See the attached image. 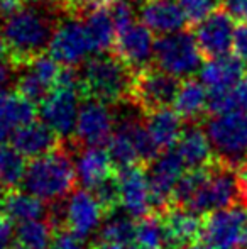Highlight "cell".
I'll return each mask as SVG.
<instances>
[{"label":"cell","mask_w":247,"mask_h":249,"mask_svg":"<svg viewBox=\"0 0 247 249\" xmlns=\"http://www.w3.org/2000/svg\"><path fill=\"white\" fill-rule=\"evenodd\" d=\"M234 19L222 9L215 10L207 19L198 22L193 34L201 54L207 59H212L229 54L234 43Z\"/></svg>","instance_id":"cell-17"},{"label":"cell","mask_w":247,"mask_h":249,"mask_svg":"<svg viewBox=\"0 0 247 249\" xmlns=\"http://www.w3.org/2000/svg\"><path fill=\"white\" fill-rule=\"evenodd\" d=\"M200 239L212 249H247V207L237 203L207 213Z\"/></svg>","instance_id":"cell-7"},{"label":"cell","mask_w":247,"mask_h":249,"mask_svg":"<svg viewBox=\"0 0 247 249\" xmlns=\"http://www.w3.org/2000/svg\"><path fill=\"white\" fill-rule=\"evenodd\" d=\"M49 249H85V248L82 244V239L73 236L69 231L63 229L60 232H56Z\"/></svg>","instance_id":"cell-37"},{"label":"cell","mask_w":247,"mask_h":249,"mask_svg":"<svg viewBox=\"0 0 247 249\" xmlns=\"http://www.w3.org/2000/svg\"><path fill=\"white\" fill-rule=\"evenodd\" d=\"M178 3L181 5L188 22L197 26L198 22L207 19L210 14L218 10L222 0H178Z\"/></svg>","instance_id":"cell-33"},{"label":"cell","mask_w":247,"mask_h":249,"mask_svg":"<svg viewBox=\"0 0 247 249\" xmlns=\"http://www.w3.org/2000/svg\"><path fill=\"white\" fill-rule=\"evenodd\" d=\"M135 244L142 249H175L163 217L148 213L135 222Z\"/></svg>","instance_id":"cell-28"},{"label":"cell","mask_w":247,"mask_h":249,"mask_svg":"<svg viewBox=\"0 0 247 249\" xmlns=\"http://www.w3.org/2000/svg\"><path fill=\"white\" fill-rule=\"evenodd\" d=\"M83 20H85L86 29H88L95 54H103V53H109L110 50H114L117 37V27L105 7H100V9L88 12L83 17Z\"/></svg>","instance_id":"cell-27"},{"label":"cell","mask_w":247,"mask_h":249,"mask_svg":"<svg viewBox=\"0 0 247 249\" xmlns=\"http://www.w3.org/2000/svg\"><path fill=\"white\" fill-rule=\"evenodd\" d=\"M109 0H68L66 3L65 16H76V17H85L88 12L100 7H105Z\"/></svg>","instance_id":"cell-35"},{"label":"cell","mask_w":247,"mask_h":249,"mask_svg":"<svg viewBox=\"0 0 247 249\" xmlns=\"http://www.w3.org/2000/svg\"><path fill=\"white\" fill-rule=\"evenodd\" d=\"M33 2H37V3H43L46 7H51V9L58 10L65 16V10H66V3L68 0H33Z\"/></svg>","instance_id":"cell-41"},{"label":"cell","mask_w":247,"mask_h":249,"mask_svg":"<svg viewBox=\"0 0 247 249\" xmlns=\"http://www.w3.org/2000/svg\"><path fill=\"white\" fill-rule=\"evenodd\" d=\"M12 222L3 217L0 219V249H12V241L16 237V232L12 231Z\"/></svg>","instance_id":"cell-39"},{"label":"cell","mask_w":247,"mask_h":249,"mask_svg":"<svg viewBox=\"0 0 247 249\" xmlns=\"http://www.w3.org/2000/svg\"><path fill=\"white\" fill-rule=\"evenodd\" d=\"M175 149L188 170L208 168L215 163V154L207 138V132L197 124H188Z\"/></svg>","instance_id":"cell-22"},{"label":"cell","mask_w":247,"mask_h":249,"mask_svg":"<svg viewBox=\"0 0 247 249\" xmlns=\"http://www.w3.org/2000/svg\"><path fill=\"white\" fill-rule=\"evenodd\" d=\"M180 85L181 82L176 76L168 75L158 66L151 65L134 73L129 102L134 104L144 115L151 114L175 104Z\"/></svg>","instance_id":"cell-8"},{"label":"cell","mask_w":247,"mask_h":249,"mask_svg":"<svg viewBox=\"0 0 247 249\" xmlns=\"http://www.w3.org/2000/svg\"><path fill=\"white\" fill-rule=\"evenodd\" d=\"M201 54L195 34L190 31L163 34L154 44V66L178 80L191 78L201 70Z\"/></svg>","instance_id":"cell-5"},{"label":"cell","mask_w":247,"mask_h":249,"mask_svg":"<svg viewBox=\"0 0 247 249\" xmlns=\"http://www.w3.org/2000/svg\"><path fill=\"white\" fill-rule=\"evenodd\" d=\"M61 222L66 231L76 236L78 239L85 241L92 237L97 231H100L103 224L105 209L97 200L92 190H75L66 197L65 203L60 209Z\"/></svg>","instance_id":"cell-11"},{"label":"cell","mask_w":247,"mask_h":249,"mask_svg":"<svg viewBox=\"0 0 247 249\" xmlns=\"http://www.w3.org/2000/svg\"><path fill=\"white\" fill-rule=\"evenodd\" d=\"M5 190H3V187L0 185V212H2V209H3V200H5Z\"/></svg>","instance_id":"cell-45"},{"label":"cell","mask_w":247,"mask_h":249,"mask_svg":"<svg viewBox=\"0 0 247 249\" xmlns=\"http://www.w3.org/2000/svg\"><path fill=\"white\" fill-rule=\"evenodd\" d=\"M154 44L152 31L144 24L134 22L119 31L114 44V54L124 61L134 73L148 68L154 63Z\"/></svg>","instance_id":"cell-15"},{"label":"cell","mask_w":247,"mask_h":249,"mask_svg":"<svg viewBox=\"0 0 247 249\" xmlns=\"http://www.w3.org/2000/svg\"><path fill=\"white\" fill-rule=\"evenodd\" d=\"M82 99L83 95L80 89L58 85L48 99L39 104L37 114L41 122H44L60 139H68L75 134Z\"/></svg>","instance_id":"cell-12"},{"label":"cell","mask_w":247,"mask_h":249,"mask_svg":"<svg viewBox=\"0 0 247 249\" xmlns=\"http://www.w3.org/2000/svg\"><path fill=\"white\" fill-rule=\"evenodd\" d=\"M76 180L83 188L93 190L97 185L114 175V161L103 148H80L75 160Z\"/></svg>","instance_id":"cell-21"},{"label":"cell","mask_w":247,"mask_h":249,"mask_svg":"<svg viewBox=\"0 0 247 249\" xmlns=\"http://www.w3.org/2000/svg\"><path fill=\"white\" fill-rule=\"evenodd\" d=\"M183 122L185 121L180 117L178 112L168 107L146 114V129L161 153L173 149V146L178 144L185 131Z\"/></svg>","instance_id":"cell-23"},{"label":"cell","mask_w":247,"mask_h":249,"mask_svg":"<svg viewBox=\"0 0 247 249\" xmlns=\"http://www.w3.org/2000/svg\"><path fill=\"white\" fill-rule=\"evenodd\" d=\"M90 249H100V248H90Z\"/></svg>","instance_id":"cell-48"},{"label":"cell","mask_w":247,"mask_h":249,"mask_svg":"<svg viewBox=\"0 0 247 249\" xmlns=\"http://www.w3.org/2000/svg\"><path fill=\"white\" fill-rule=\"evenodd\" d=\"M117 181L120 190V207L124 212L132 219H142L148 215L154 207L148 171H144L141 164L119 168Z\"/></svg>","instance_id":"cell-16"},{"label":"cell","mask_w":247,"mask_h":249,"mask_svg":"<svg viewBox=\"0 0 247 249\" xmlns=\"http://www.w3.org/2000/svg\"><path fill=\"white\" fill-rule=\"evenodd\" d=\"M166 231L171 239V244L175 249H183L188 244H193L197 237L201 234L200 213L186 209V207H173L168 209L163 215Z\"/></svg>","instance_id":"cell-24"},{"label":"cell","mask_w":247,"mask_h":249,"mask_svg":"<svg viewBox=\"0 0 247 249\" xmlns=\"http://www.w3.org/2000/svg\"><path fill=\"white\" fill-rule=\"evenodd\" d=\"M117 27V33L135 22V5L131 0H109L105 5Z\"/></svg>","instance_id":"cell-34"},{"label":"cell","mask_w":247,"mask_h":249,"mask_svg":"<svg viewBox=\"0 0 247 249\" xmlns=\"http://www.w3.org/2000/svg\"><path fill=\"white\" fill-rule=\"evenodd\" d=\"M48 53L54 61L66 68H80L86 59L95 56L93 43L83 17H61Z\"/></svg>","instance_id":"cell-9"},{"label":"cell","mask_w":247,"mask_h":249,"mask_svg":"<svg viewBox=\"0 0 247 249\" xmlns=\"http://www.w3.org/2000/svg\"><path fill=\"white\" fill-rule=\"evenodd\" d=\"M27 164L26 158L14 146L0 144V185L3 188L16 190L17 185H22Z\"/></svg>","instance_id":"cell-31"},{"label":"cell","mask_w":247,"mask_h":249,"mask_svg":"<svg viewBox=\"0 0 247 249\" xmlns=\"http://www.w3.org/2000/svg\"><path fill=\"white\" fill-rule=\"evenodd\" d=\"M205 132L212 144L215 161L241 170L247 164V112L234 108L224 114L210 115Z\"/></svg>","instance_id":"cell-4"},{"label":"cell","mask_w":247,"mask_h":249,"mask_svg":"<svg viewBox=\"0 0 247 249\" xmlns=\"http://www.w3.org/2000/svg\"><path fill=\"white\" fill-rule=\"evenodd\" d=\"M100 243L103 246L135 243V222L127 213H109V219L99 231Z\"/></svg>","instance_id":"cell-30"},{"label":"cell","mask_w":247,"mask_h":249,"mask_svg":"<svg viewBox=\"0 0 247 249\" xmlns=\"http://www.w3.org/2000/svg\"><path fill=\"white\" fill-rule=\"evenodd\" d=\"M232 50H234L237 58L247 63V22H241L239 26H235Z\"/></svg>","instance_id":"cell-36"},{"label":"cell","mask_w":247,"mask_h":249,"mask_svg":"<svg viewBox=\"0 0 247 249\" xmlns=\"http://www.w3.org/2000/svg\"><path fill=\"white\" fill-rule=\"evenodd\" d=\"M54 236V224L49 219L29 220L19 224L16 229L17 246L24 249H49Z\"/></svg>","instance_id":"cell-29"},{"label":"cell","mask_w":247,"mask_h":249,"mask_svg":"<svg viewBox=\"0 0 247 249\" xmlns=\"http://www.w3.org/2000/svg\"><path fill=\"white\" fill-rule=\"evenodd\" d=\"M186 170L188 168L176 149L163 151L154 161L149 163L148 180L154 207L168 210V205L173 202V192Z\"/></svg>","instance_id":"cell-14"},{"label":"cell","mask_w":247,"mask_h":249,"mask_svg":"<svg viewBox=\"0 0 247 249\" xmlns=\"http://www.w3.org/2000/svg\"><path fill=\"white\" fill-rule=\"evenodd\" d=\"M222 5L234 20L247 22V0H222Z\"/></svg>","instance_id":"cell-38"},{"label":"cell","mask_w":247,"mask_h":249,"mask_svg":"<svg viewBox=\"0 0 247 249\" xmlns=\"http://www.w3.org/2000/svg\"><path fill=\"white\" fill-rule=\"evenodd\" d=\"M76 181L73 151L68 144H60L44 156L34 158L27 164L22 187L27 194L46 203H58L66 198Z\"/></svg>","instance_id":"cell-2"},{"label":"cell","mask_w":247,"mask_h":249,"mask_svg":"<svg viewBox=\"0 0 247 249\" xmlns=\"http://www.w3.org/2000/svg\"><path fill=\"white\" fill-rule=\"evenodd\" d=\"M78 71L83 99H95L112 107L129 102L134 71L114 53L92 56Z\"/></svg>","instance_id":"cell-3"},{"label":"cell","mask_w":247,"mask_h":249,"mask_svg":"<svg viewBox=\"0 0 247 249\" xmlns=\"http://www.w3.org/2000/svg\"><path fill=\"white\" fill-rule=\"evenodd\" d=\"M246 63L235 54H224L212 58L201 66L200 82L208 92L214 90H237L246 76Z\"/></svg>","instance_id":"cell-18"},{"label":"cell","mask_w":247,"mask_h":249,"mask_svg":"<svg viewBox=\"0 0 247 249\" xmlns=\"http://www.w3.org/2000/svg\"><path fill=\"white\" fill-rule=\"evenodd\" d=\"M61 12L43 3L31 2L0 22V36L5 44L7 61L16 68L29 65L49 50Z\"/></svg>","instance_id":"cell-1"},{"label":"cell","mask_w":247,"mask_h":249,"mask_svg":"<svg viewBox=\"0 0 247 249\" xmlns=\"http://www.w3.org/2000/svg\"><path fill=\"white\" fill-rule=\"evenodd\" d=\"M5 58H7V53H5V44L2 41V36H0V66L5 63Z\"/></svg>","instance_id":"cell-43"},{"label":"cell","mask_w":247,"mask_h":249,"mask_svg":"<svg viewBox=\"0 0 247 249\" xmlns=\"http://www.w3.org/2000/svg\"><path fill=\"white\" fill-rule=\"evenodd\" d=\"M183 249H212L208 246H205V244H198V243H193V244H188V246H185Z\"/></svg>","instance_id":"cell-44"},{"label":"cell","mask_w":247,"mask_h":249,"mask_svg":"<svg viewBox=\"0 0 247 249\" xmlns=\"http://www.w3.org/2000/svg\"><path fill=\"white\" fill-rule=\"evenodd\" d=\"M175 110L188 124H197L208 114V92L207 87L195 78L181 82L175 99Z\"/></svg>","instance_id":"cell-25"},{"label":"cell","mask_w":247,"mask_h":249,"mask_svg":"<svg viewBox=\"0 0 247 249\" xmlns=\"http://www.w3.org/2000/svg\"><path fill=\"white\" fill-rule=\"evenodd\" d=\"M12 249H24V248H20V246H16V248H12Z\"/></svg>","instance_id":"cell-47"},{"label":"cell","mask_w":247,"mask_h":249,"mask_svg":"<svg viewBox=\"0 0 247 249\" xmlns=\"http://www.w3.org/2000/svg\"><path fill=\"white\" fill-rule=\"evenodd\" d=\"M60 138L41 121H31L20 125L10 136V146H14L24 158H39L51 153L60 146Z\"/></svg>","instance_id":"cell-19"},{"label":"cell","mask_w":247,"mask_h":249,"mask_svg":"<svg viewBox=\"0 0 247 249\" xmlns=\"http://www.w3.org/2000/svg\"><path fill=\"white\" fill-rule=\"evenodd\" d=\"M237 100H239V107L247 112V73L237 87Z\"/></svg>","instance_id":"cell-40"},{"label":"cell","mask_w":247,"mask_h":249,"mask_svg":"<svg viewBox=\"0 0 247 249\" xmlns=\"http://www.w3.org/2000/svg\"><path fill=\"white\" fill-rule=\"evenodd\" d=\"M142 24L156 34L183 31L188 22L178 0H146L141 5Z\"/></svg>","instance_id":"cell-20"},{"label":"cell","mask_w":247,"mask_h":249,"mask_svg":"<svg viewBox=\"0 0 247 249\" xmlns=\"http://www.w3.org/2000/svg\"><path fill=\"white\" fill-rule=\"evenodd\" d=\"M103 249H142V248L137 246L135 243H129V244H119V246H103Z\"/></svg>","instance_id":"cell-42"},{"label":"cell","mask_w":247,"mask_h":249,"mask_svg":"<svg viewBox=\"0 0 247 249\" xmlns=\"http://www.w3.org/2000/svg\"><path fill=\"white\" fill-rule=\"evenodd\" d=\"M92 192L97 197V200L102 203V207L105 209L107 213H112L120 205V190H119V181H117V175H112L110 178L103 180Z\"/></svg>","instance_id":"cell-32"},{"label":"cell","mask_w":247,"mask_h":249,"mask_svg":"<svg viewBox=\"0 0 247 249\" xmlns=\"http://www.w3.org/2000/svg\"><path fill=\"white\" fill-rule=\"evenodd\" d=\"M131 2H132V3H134V5H139V7H141V5H142V3H144V2H146V0H131Z\"/></svg>","instance_id":"cell-46"},{"label":"cell","mask_w":247,"mask_h":249,"mask_svg":"<svg viewBox=\"0 0 247 249\" xmlns=\"http://www.w3.org/2000/svg\"><path fill=\"white\" fill-rule=\"evenodd\" d=\"M63 66L54 61L49 54H43L31 61L29 65L19 68L17 93L34 105L43 104L51 92L56 89Z\"/></svg>","instance_id":"cell-13"},{"label":"cell","mask_w":247,"mask_h":249,"mask_svg":"<svg viewBox=\"0 0 247 249\" xmlns=\"http://www.w3.org/2000/svg\"><path fill=\"white\" fill-rule=\"evenodd\" d=\"M2 213L9 222H16L17 226L29 220L43 219L46 213L44 202L26 190H10L3 200Z\"/></svg>","instance_id":"cell-26"},{"label":"cell","mask_w":247,"mask_h":249,"mask_svg":"<svg viewBox=\"0 0 247 249\" xmlns=\"http://www.w3.org/2000/svg\"><path fill=\"white\" fill-rule=\"evenodd\" d=\"M115 110L95 99H83L71 144L76 148H102L115 129Z\"/></svg>","instance_id":"cell-10"},{"label":"cell","mask_w":247,"mask_h":249,"mask_svg":"<svg viewBox=\"0 0 247 249\" xmlns=\"http://www.w3.org/2000/svg\"><path fill=\"white\" fill-rule=\"evenodd\" d=\"M242 203L241 181L237 171L215 161L208 170V177L186 209L197 213H212Z\"/></svg>","instance_id":"cell-6"}]
</instances>
